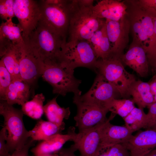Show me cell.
<instances>
[{"instance_id":"6da1fadb","label":"cell","mask_w":156,"mask_h":156,"mask_svg":"<svg viewBox=\"0 0 156 156\" xmlns=\"http://www.w3.org/2000/svg\"><path fill=\"white\" fill-rule=\"evenodd\" d=\"M93 0H73L70 3L68 41L88 40L105 23L93 14Z\"/></svg>"},{"instance_id":"7a4b0ae2","label":"cell","mask_w":156,"mask_h":156,"mask_svg":"<svg viewBox=\"0 0 156 156\" xmlns=\"http://www.w3.org/2000/svg\"><path fill=\"white\" fill-rule=\"evenodd\" d=\"M74 69L59 58L42 61L41 76L53 88V93L65 96L69 92L74 96L81 95L79 88L81 81L74 76Z\"/></svg>"},{"instance_id":"3957f363","label":"cell","mask_w":156,"mask_h":156,"mask_svg":"<svg viewBox=\"0 0 156 156\" xmlns=\"http://www.w3.org/2000/svg\"><path fill=\"white\" fill-rule=\"evenodd\" d=\"M66 38L40 21L25 44L28 48L44 61L59 57L67 42Z\"/></svg>"},{"instance_id":"277c9868","label":"cell","mask_w":156,"mask_h":156,"mask_svg":"<svg viewBox=\"0 0 156 156\" xmlns=\"http://www.w3.org/2000/svg\"><path fill=\"white\" fill-rule=\"evenodd\" d=\"M94 71L114 85L122 97L126 99L130 96V88L136 79L126 70L120 58L112 55L105 59L98 60Z\"/></svg>"},{"instance_id":"5b68a950","label":"cell","mask_w":156,"mask_h":156,"mask_svg":"<svg viewBox=\"0 0 156 156\" xmlns=\"http://www.w3.org/2000/svg\"><path fill=\"white\" fill-rule=\"evenodd\" d=\"M0 114L4 118L3 127L7 131V147L12 153L23 147L28 140L29 131L25 129L23 120L24 113L21 109L0 100Z\"/></svg>"},{"instance_id":"8992f818","label":"cell","mask_w":156,"mask_h":156,"mask_svg":"<svg viewBox=\"0 0 156 156\" xmlns=\"http://www.w3.org/2000/svg\"><path fill=\"white\" fill-rule=\"evenodd\" d=\"M71 1L45 0L39 2L40 21L65 38L69 26Z\"/></svg>"},{"instance_id":"52a82bcc","label":"cell","mask_w":156,"mask_h":156,"mask_svg":"<svg viewBox=\"0 0 156 156\" xmlns=\"http://www.w3.org/2000/svg\"><path fill=\"white\" fill-rule=\"evenodd\" d=\"M59 58L73 69L83 67L94 70L97 60L93 49L87 40L67 41Z\"/></svg>"},{"instance_id":"ba28073f","label":"cell","mask_w":156,"mask_h":156,"mask_svg":"<svg viewBox=\"0 0 156 156\" xmlns=\"http://www.w3.org/2000/svg\"><path fill=\"white\" fill-rule=\"evenodd\" d=\"M13 9L25 43L40 21L41 11L39 3L33 0H14Z\"/></svg>"},{"instance_id":"9c48e42d","label":"cell","mask_w":156,"mask_h":156,"mask_svg":"<svg viewBox=\"0 0 156 156\" xmlns=\"http://www.w3.org/2000/svg\"><path fill=\"white\" fill-rule=\"evenodd\" d=\"M73 103L77 108L74 119L79 132L104 122L108 119L106 116L109 111L104 107L83 102L74 97Z\"/></svg>"},{"instance_id":"30bf717a","label":"cell","mask_w":156,"mask_h":156,"mask_svg":"<svg viewBox=\"0 0 156 156\" xmlns=\"http://www.w3.org/2000/svg\"><path fill=\"white\" fill-rule=\"evenodd\" d=\"M105 24L112 55L120 58L129 42L130 24L128 13L118 21L105 20Z\"/></svg>"},{"instance_id":"8fae6325","label":"cell","mask_w":156,"mask_h":156,"mask_svg":"<svg viewBox=\"0 0 156 156\" xmlns=\"http://www.w3.org/2000/svg\"><path fill=\"white\" fill-rule=\"evenodd\" d=\"M115 115L111 113L105 122L90 128L75 133L70 147L75 151H79L81 156H94L100 144L102 130L107 121L113 119Z\"/></svg>"},{"instance_id":"7c38bea8","label":"cell","mask_w":156,"mask_h":156,"mask_svg":"<svg viewBox=\"0 0 156 156\" xmlns=\"http://www.w3.org/2000/svg\"><path fill=\"white\" fill-rule=\"evenodd\" d=\"M117 93L118 92L114 85L101 75L97 74L89 91L82 96L73 97L80 101L105 108V105L107 103L114 99H116Z\"/></svg>"},{"instance_id":"4fadbf2b","label":"cell","mask_w":156,"mask_h":156,"mask_svg":"<svg viewBox=\"0 0 156 156\" xmlns=\"http://www.w3.org/2000/svg\"><path fill=\"white\" fill-rule=\"evenodd\" d=\"M122 144L131 156H145L156 148V129L141 131Z\"/></svg>"},{"instance_id":"5bb4252c","label":"cell","mask_w":156,"mask_h":156,"mask_svg":"<svg viewBox=\"0 0 156 156\" xmlns=\"http://www.w3.org/2000/svg\"><path fill=\"white\" fill-rule=\"evenodd\" d=\"M42 61L25 45L20 61L19 70L23 81L30 86L41 76Z\"/></svg>"},{"instance_id":"9a60e30c","label":"cell","mask_w":156,"mask_h":156,"mask_svg":"<svg viewBox=\"0 0 156 156\" xmlns=\"http://www.w3.org/2000/svg\"><path fill=\"white\" fill-rule=\"evenodd\" d=\"M120 59L124 65L128 66L140 77H146L149 71L146 52L142 46L131 43L127 50Z\"/></svg>"},{"instance_id":"2e32d148","label":"cell","mask_w":156,"mask_h":156,"mask_svg":"<svg viewBox=\"0 0 156 156\" xmlns=\"http://www.w3.org/2000/svg\"><path fill=\"white\" fill-rule=\"evenodd\" d=\"M12 19L2 22L0 26L1 57L13 46L24 47L26 45L19 25L13 23Z\"/></svg>"},{"instance_id":"e0dca14e","label":"cell","mask_w":156,"mask_h":156,"mask_svg":"<svg viewBox=\"0 0 156 156\" xmlns=\"http://www.w3.org/2000/svg\"><path fill=\"white\" fill-rule=\"evenodd\" d=\"M124 2L117 0H102L92 8L93 14L97 18L114 21L120 20L127 14Z\"/></svg>"},{"instance_id":"ac0fdd59","label":"cell","mask_w":156,"mask_h":156,"mask_svg":"<svg viewBox=\"0 0 156 156\" xmlns=\"http://www.w3.org/2000/svg\"><path fill=\"white\" fill-rule=\"evenodd\" d=\"M108 120L103 127L101 133L99 146H109L122 144L127 141L133 132L124 126L113 125Z\"/></svg>"},{"instance_id":"d6986e66","label":"cell","mask_w":156,"mask_h":156,"mask_svg":"<svg viewBox=\"0 0 156 156\" xmlns=\"http://www.w3.org/2000/svg\"><path fill=\"white\" fill-rule=\"evenodd\" d=\"M75 132L74 127H70L67 134H57L43 140L32 148L31 151L35 156L57 152L62 148L66 142L72 141Z\"/></svg>"},{"instance_id":"ffe728a7","label":"cell","mask_w":156,"mask_h":156,"mask_svg":"<svg viewBox=\"0 0 156 156\" xmlns=\"http://www.w3.org/2000/svg\"><path fill=\"white\" fill-rule=\"evenodd\" d=\"M130 2L132 7L130 12L127 13L133 38L132 43L142 47L147 53L149 45L146 30L141 21L136 5L134 1Z\"/></svg>"},{"instance_id":"44dd1931","label":"cell","mask_w":156,"mask_h":156,"mask_svg":"<svg viewBox=\"0 0 156 156\" xmlns=\"http://www.w3.org/2000/svg\"><path fill=\"white\" fill-rule=\"evenodd\" d=\"M30 87L22 80H13L0 100L5 101L12 105L17 104L22 106L29 99Z\"/></svg>"},{"instance_id":"7402d4cb","label":"cell","mask_w":156,"mask_h":156,"mask_svg":"<svg viewBox=\"0 0 156 156\" xmlns=\"http://www.w3.org/2000/svg\"><path fill=\"white\" fill-rule=\"evenodd\" d=\"M132 101L138 108L144 109L154 103L149 83L136 80L131 85L129 91Z\"/></svg>"},{"instance_id":"603a6c76","label":"cell","mask_w":156,"mask_h":156,"mask_svg":"<svg viewBox=\"0 0 156 156\" xmlns=\"http://www.w3.org/2000/svg\"><path fill=\"white\" fill-rule=\"evenodd\" d=\"M88 40L93 49L97 60L105 59L112 55L105 23Z\"/></svg>"},{"instance_id":"cb8c5ba5","label":"cell","mask_w":156,"mask_h":156,"mask_svg":"<svg viewBox=\"0 0 156 156\" xmlns=\"http://www.w3.org/2000/svg\"><path fill=\"white\" fill-rule=\"evenodd\" d=\"M25 46H13L8 49L1 57L11 74L12 80H22L20 73L19 65Z\"/></svg>"},{"instance_id":"d4e9b609","label":"cell","mask_w":156,"mask_h":156,"mask_svg":"<svg viewBox=\"0 0 156 156\" xmlns=\"http://www.w3.org/2000/svg\"><path fill=\"white\" fill-rule=\"evenodd\" d=\"M65 123L60 125L49 121L39 120L34 127L29 131V137L34 141L44 140L55 135L61 134L65 128Z\"/></svg>"},{"instance_id":"484cf974","label":"cell","mask_w":156,"mask_h":156,"mask_svg":"<svg viewBox=\"0 0 156 156\" xmlns=\"http://www.w3.org/2000/svg\"><path fill=\"white\" fill-rule=\"evenodd\" d=\"M56 97L48 101L44 106V113L48 121L59 125L64 123V119H68L70 112L69 108L61 107L57 103Z\"/></svg>"},{"instance_id":"4316f807","label":"cell","mask_w":156,"mask_h":156,"mask_svg":"<svg viewBox=\"0 0 156 156\" xmlns=\"http://www.w3.org/2000/svg\"><path fill=\"white\" fill-rule=\"evenodd\" d=\"M45 97L43 94H37L30 101L25 103L22 106L24 114L35 119H40L44 113L43 103Z\"/></svg>"},{"instance_id":"83f0119b","label":"cell","mask_w":156,"mask_h":156,"mask_svg":"<svg viewBox=\"0 0 156 156\" xmlns=\"http://www.w3.org/2000/svg\"><path fill=\"white\" fill-rule=\"evenodd\" d=\"M132 100L124 99H114L105 105L109 112L118 114L123 118L126 117L135 107Z\"/></svg>"},{"instance_id":"f1b7e54d","label":"cell","mask_w":156,"mask_h":156,"mask_svg":"<svg viewBox=\"0 0 156 156\" xmlns=\"http://www.w3.org/2000/svg\"><path fill=\"white\" fill-rule=\"evenodd\" d=\"M146 114L143 109L135 107L130 113L123 118L125 125L133 132L144 128Z\"/></svg>"},{"instance_id":"f546056e","label":"cell","mask_w":156,"mask_h":156,"mask_svg":"<svg viewBox=\"0 0 156 156\" xmlns=\"http://www.w3.org/2000/svg\"><path fill=\"white\" fill-rule=\"evenodd\" d=\"M94 156H131L126 148L122 144L109 146H99Z\"/></svg>"},{"instance_id":"4dcf8cb0","label":"cell","mask_w":156,"mask_h":156,"mask_svg":"<svg viewBox=\"0 0 156 156\" xmlns=\"http://www.w3.org/2000/svg\"><path fill=\"white\" fill-rule=\"evenodd\" d=\"M12 81V76L3 62L0 61V98L2 99Z\"/></svg>"},{"instance_id":"1f68e13d","label":"cell","mask_w":156,"mask_h":156,"mask_svg":"<svg viewBox=\"0 0 156 156\" xmlns=\"http://www.w3.org/2000/svg\"><path fill=\"white\" fill-rule=\"evenodd\" d=\"M14 1L0 0V16L5 21L15 16L13 9Z\"/></svg>"},{"instance_id":"d6a6232c","label":"cell","mask_w":156,"mask_h":156,"mask_svg":"<svg viewBox=\"0 0 156 156\" xmlns=\"http://www.w3.org/2000/svg\"><path fill=\"white\" fill-rule=\"evenodd\" d=\"M148 111L146 114L145 124L144 128L147 129L156 128V103H154L148 106Z\"/></svg>"},{"instance_id":"836d02e7","label":"cell","mask_w":156,"mask_h":156,"mask_svg":"<svg viewBox=\"0 0 156 156\" xmlns=\"http://www.w3.org/2000/svg\"><path fill=\"white\" fill-rule=\"evenodd\" d=\"M7 136V130L3 127L0 131V156H8L10 154L5 142Z\"/></svg>"},{"instance_id":"e575fe53","label":"cell","mask_w":156,"mask_h":156,"mask_svg":"<svg viewBox=\"0 0 156 156\" xmlns=\"http://www.w3.org/2000/svg\"><path fill=\"white\" fill-rule=\"evenodd\" d=\"M34 141L31 139L28 140L23 147L20 149L14 151L8 156H28L29 149L33 145Z\"/></svg>"},{"instance_id":"d590c367","label":"cell","mask_w":156,"mask_h":156,"mask_svg":"<svg viewBox=\"0 0 156 156\" xmlns=\"http://www.w3.org/2000/svg\"><path fill=\"white\" fill-rule=\"evenodd\" d=\"M143 7L145 8L147 10L153 20L155 43L156 47V10L153 8Z\"/></svg>"},{"instance_id":"8d00e7d4","label":"cell","mask_w":156,"mask_h":156,"mask_svg":"<svg viewBox=\"0 0 156 156\" xmlns=\"http://www.w3.org/2000/svg\"><path fill=\"white\" fill-rule=\"evenodd\" d=\"M75 151L71 147L68 148H62L57 151L60 156H78L75 155ZM78 156H81L80 155Z\"/></svg>"},{"instance_id":"74e56055","label":"cell","mask_w":156,"mask_h":156,"mask_svg":"<svg viewBox=\"0 0 156 156\" xmlns=\"http://www.w3.org/2000/svg\"><path fill=\"white\" fill-rule=\"evenodd\" d=\"M140 3L144 7L153 8L156 10V0H140Z\"/></svg>"},{"instance_id":"f35d334b","label":"cell","mask_w":156,"mask_h":156,"mask_svg":"<svg viewBox=\"0 0 156 156\" xmlns=\"http://www.w3.org/2000/svg\"><path fill=\"white\" fill-rule=\"evenodd\" d=\"M151 90L153 96L154 103H156V76L149 83Z\"/></svg>"},{"instance_id":"ab89813d","label":"cell","mask_w":156,"mask_h":156,"mask_svg":"<svg viewBox=\"0 0 156 156\" xmlns=\"http://www.w3.org/2000/svg\"><path fill=\"white\" fill-rule=\"evenodd\" d=\"M38 156H60L57 152L51 153L43 155Z\"/></svg>"},{"instance_id":"60d3db41","label":"cell","mask_w":156,"mask_h":156,"mask_svg":"<svg viewBox=\"0 0 156 156\" xmlns=\"http://www.w3.org/2000/svg\"><path fill=\"white\" fill-rule=\"evenodd\" d=\"M145 156H156V148L152 151Z\"/></svg>"},{"instance_id":"b9f144b4","label":"cell","mask_w":156,"mask_h":156,"mask_svg":"<svg viewBox=\"0 0 156 156\" xmlns=\"http://www.w3.org/2000/svg\"><path fill=\"white\" fill-rule=\"evenodd\" d=\"M153 67L155 68V71L156 72V61L155 62V63Z\"/></svg>"},{"instance_id":"7bdbcfd3","label":"cell","mask_w":156,"mask_h":156,"mask_svg":"<svg viewBox=\"0 0 156 156\" xmlns=\"http://www.w3.org/2000/svg\"></svg>"}]
</instances>
